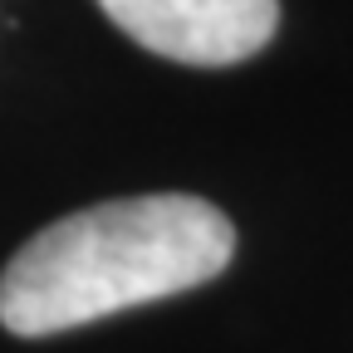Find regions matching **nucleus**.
Wrapping results in <instances>:
<instances>
[{
    "mask_svg": "<svg viewBox=\"0 0 353 353\" xmlns=\"http://www.w3.org/2000/svg\"><path fill=\"white\" fill-rule=\"evenodd\" d=\"M231 250L236 226L201 196L152 192L88 206L10 255L0 275V324L15 339L64 334L196 290L226 270Z\"/></svg>",
    "mask_w": 353,
    "mask_h": 353,
    "instance_id": "obj_1",
    "label": "nucleus"
},
{
    "mask_svg": "<svg viewBox=\"0 0 353 353\" xmlns=\"http://www.w3.org/2000/svg\"><path fill=\"white\" fill-rule=\"evenodd\" d=\"M99 10L148 54L226 69L275 39L280 0H99Z\"/></svg>",
    "mask_w": 353,
    "mask_h": 353,
    "instance_id": "obj_2",
    "label": "nucleus"
}]
</instances>
